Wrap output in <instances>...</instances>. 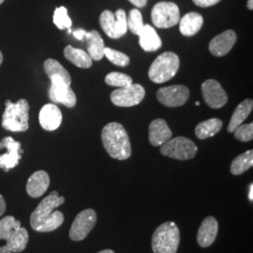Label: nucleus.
Here are the masks:
<instances>
[{
  "instance_id": "1",
  "label": "nucleus",
  "mask_w": 253,
  "mask_h": 253,
  "mask_svg": "<svg viewBox=\"0 0 253 253\" xmlns=\"http://www.w3.org/2000/svg\"><path fill=\"white\" fill-rule=\"evenodd\" d=\"M64 202L65 198L59 196L57 191L51 192L32 212L30 217L32 229L40 233H47L61 226L64 222L63 213L54 209L62 206Z\"/></svg>"
},
{
  "instance_id": "2",
  "label": "nucleus",
  "mask_w": 253,
  "mask_h": 253,
  "mask_svg": "<svg viewBox=\"0 0 253 253\" xmlns=\"http://www.w3.org/2000/svg\"><path fill=\"white\" fill-rule=\"evenodd\" d=\"M102 144L113 159L125 161L131 155V145L129 137L125 127L117 122H111L102 128Z\"/></svg>"
},
{
  "instance_id": "3",
  "label": "nucleus",
  "mask_w": 253,
  "mask_h": 253,
  "mask_svg": "<svg viewBox=\"0 0 253 253\" xmlns=\"http://www.w3.org/2000/svg\"><path fill=\"white\" fill-rule=\"evenodd\" d=\"M180 243V231L173 221H166L154 232L151 245L154 253H176Z\"/></svg>"
},
{
  "instance_id": "4",
  "label": "nucleus",
  "mask_w": 253,
  "mask_h": 253,
  "mask_svg": "<svg viewBox=\"0 0 253 253\" xmlns=\"http://www.w3.org/2000/svg\"><path fill=\"white\" fill-rule=\"evenodd\" d=\"M6 109L2 118V126L13 132L26 131L28 128L29 104L27 100L21 99L16 103L6 100Z\"/></svg>"
},
{
  "instance_id": "5",
  "label": "nucleus",
  "mask_w": 253,
  "mask_h": 253,
  "mask_svg": "<svg viewBox=\"0 0 253 253\" xmlns=\"http://www.w3.org/2000/svg\"><path fill=\"white\" fill-rule=\"evenodd\" d=\"M180 66L178 55L172 52H165L159 55L151 64L148 76L156 84H163L170 81L175 76Z\"/></svg>"
},
{
  "instance_id": "6",
  "label": "nucleus",
  "mask_w": 253,
  "mask_h": 253,
  "mask_svg": "<svg viewBox=\"0 0 253 253\" xmlns=\"http://www.w3.org/2000/svg\"><path fill=\"white\" fill-rule=\"evenodd\" d=\"M198 152V147L186 137H175L170 139L161 146V154L178 161L193 159Z\"/></svg>"
},
{
  "instance_id": "7",
  "label": "nucleus",
  "mask_w": 253,
  "mask_h": 253,
  "mask_svg": "<svg viewBox=\"0 0 253 253\" xmlns=\"http://www.w3.org/2000/svg\"><path fill=\"white\" fill-rule=\"evenodd\" d=\"M100 25L104 33L111 39H119L127 31L126 14L125 10L119 9L116 13L111 10H104L100 16Z\"/></svg>"
},
{
  "instance_id": "8",
  "label": "nucleus",
  "mask_w": 253,
  "mask_h": 253,
  "mask_svg": "<svg viewBox=\"0 0 253 253\" xmlns=\"http://www.w3.org/2000/svg\"><path fill=\"white\" fill-rule=\"evenodd\" d=\"M152 23L159 28H170L179 23L180 11L176 4L172 2H159L151 11Z\"/></svg>"
},
{
  "instance_id": "9",
  "label": "nucleus",
  "mask_w": 253,
  "mask_h": 253,
  "mask_svg": "<svg viewBox=\"0 0 253 253\" xmlns=\"http://www.w3.org/2000/svg\"><path fill=\"white\" fill-rule=\"evenodd\" d=\"M145 96V88L139 84H132L126 87L113 91L111 100L118 107H132L144 100Z\"/></svg>"
},
{
  "instance_id": "10",
  "label": "nucleus",
  "mask_w": 253,
  "mask_h": 253,
  "mask_svg": "<svg viewBox=\"0 0 253 253\" xmlns=\"http://www.w3.org/2000/svg\"><path fill=\"white\" fill-rule=\"evenodd\" d=\"M97 222V213L95 210L87 208L80 212L75 219L70 230V238L73 241L84 240Z\"/></svg>"
},
{
  "instance_id": "11",
  "label": "nucleus",
  "mask_w": 253,
  "mask_h": 253,
  "mask_svg": "<svg viewBox=\"0 0 253 253\" xmlns=\"http://www.w3.org/2000/svg\"><path fill=\"white\" fill-rule=\"evenodd\" d=\"M159 101L167 107H179L190 98V89L183 84H174L162 87L157 92Z\"/></svg>"
},
{
  "instance_id": "12",
  "label": "nucleus",
  "mask_w": 253,
  "mask_h": 253,
  "mask_svg": "<svg viewBox=\"0 0 253 253\" xmlns=\"http://www.w3.org/2000/svg\"><path fill=\"white\" fill-rule=\"evenodd\" d=\"M2 148H6L7 153L0 155V168L5 172H9L18 165L24 150L21 148V143L11 137H5L0 141V149Z\"/></svg>"
},
{
  "instance_id": "13",
  "label": "nucleus",
  "mask_w": 253,
  "mask_h": 253,
  "mask_svg": "<svg viewBox=\"0 0 253 253\" xmlns=\"http://www.w3.org/2000/svg\"><path fill=\"white\" fill-rule=\"evenodd\" d=\"M49 89V98L54 103H60L68 108L76 104V96L72 87L60 78H52Z\"/></svg>"
},
{
  "instance_id": "14",
  "label": "nucleus",
  "mask_w": 253,
  "mask_h": 253,
  "mask_svg": "<svg viewBox=\"0 0 253 253\" xmlns=\"http://www.w3.org/2000/svg\"><path fill=\"white\" fill-rule=\"evenodd\" d=\"M204 100L212 109L223 107L228 101V96L220 84L214 79H209L202 84Z\"/></svg>"
},
{
  "instance_id": "15",
  "label": "nucleus",
  "mask_w": 253,
  "mask_h": 253,
  "mask_svg": "<svg viewBox=\"0 0 253 253\" xmlns=\"http://www.w3.org/2000/svg\"><path fill=\"white\" fill-rule=\"evenodd\" d=\"M236 42V34L233 30H226L212 39L209 43V51L215 56L226 55Z\"/></svg>"
},
{
  "instance_id": "16",
  "label": "nucleus",
  "mask_w": 253,
  "mask_h": 253,
  "mask_svg": "<svg viewBox=\"0 0 253 253\" xmlns=\"http://www.w3.org/2000/svg\"><path fill=\"white\" fill-rule=\"evenodd\" d=\"M39 120L43 129L53 131L57 129L61 125L62 113L56 105L53 103H48L41 109Z\"/></svg>"
},
{
  "instance_id": "17",
  "label": "nucleus",
  "mask_w": 253,
  "mask_h": 253,
  "mask_svg": "<svg viewBox=\"0 0 253 253\" xmlns=\"http://www.w3.org/2000/svg\"><path fill=\"white\" fill-rule=\"evenodd\" d=\"M218 232V223L214 217H206L198 231L197 242L202 248H208L215 242Z\"/></svg>"
},
{
  "instance_id": "18",
  "label": "nucleus",
  "mask_w": 253,
  "mask_h": 253,
  "mask_svg": "<svg viewBox=\"0 0 253 253\" xmlns=\"http://www.w3.org/2000/svg\"><path fill=\"white\" fill-rule=\"evenodd\" d=\"M172 132L162 118L153 120L149 125V142L153 146H162L172 138Z\"/></svg>"
},
{
  "instance_id": "19",
  "label": "nucleus",
  "mask_w": 253,
  "mask_h": 253,
  "mask_svg": "<svg viewBox=\"0 0 253 253\" xmlns=\"http://www.w3.org/2000/svg\"><path fill=\"white\" fill-rule=\"evenodd\" d=\"M50 185V177L45 171H37L27 180V194L32 198L42 196Z\"/></svg>"
},
{
  "instance_id": "20",
  "label": "nucleus",
  "mask_w": 253,
  "mask_h": 253,
  "mask_svg": "<svg viewBox=\"0 0 253 253\" xmlns=\"http://www.w3.org/2000/svg\"><path fill=\"white\" fill-rule=\"evenodd\" d=\"M28 232L26 228H20L6 240V245L0 248V253H17L23 252L28 242Z\"/></svg>"
},
{
  "instance_id": "21",
  "label": "nucleus",
  "mask_w": 253,
  "mask_h": 253,
  "mask_svg": "<svg viewBox=\"0 0 253 253\" xmlns=\"http://www.w3.org/2000/svg\"><path fill=\"white\" fill-rule=\"evenodd\" d=\"M138 36L140 46L145 52H155L162 47L161 38L150 25H144Z\"/></svg>"
},
{
  "instance_id": "22",
  "label": "nucleus",
  "mask_w": 253,
  "mask_h": 253,
  "mask_svg": "<svg viewBox=\"0 0 253 253\" xmlns=\"http://www.w3.org/2000/svg\"><path fill=\"white\" fill-rule=\"evenodd\" d=\"M204 25V18L198 12H189L179 20V30L183 36L197 34Z\"/></svg>"
},
{
  "instance_id": "23",
  "label": "nucleus",
  "mask_w": 253,
  "mask_h": 253,
  "mask_svg": "<svg viewBox=\"0 0 253 253\" xmlns=\"http://www.w3.org/2000/svg\"><path fill=\"white\" fill-rule=\"evenodd\" d=\"M85 40L87 42V54L92 60L99 61L104 57V42L97 30L86 32Z\"/></svg>"
},
{
  "instance_id": "24",
  "label": "nucleus",
  "mask_w": 253,
  "mask_h": 253,
  "mask_svg": "<svg viewBox=\"0 0 253 253\" xmlns=\"http://www.w3.org/2000/svg\"><path fill=\"white\" fill-rule=\"evenodd\" d=\"M253 108V100H245L242 101L236 108L235 112L231 118L229 126H228V132L233 133L235 130V128L244 122L247 118L250 116L252 113Z\"/></svg>"
},
{
  "instance_id": "25",
  "label": "nucleus",
  "mask_w": 253,
  "mask_h": 253,
  "mask_svg": "<svg viewBox=\"0 0 253 253\" xmlns=\"http://www.w3.org/2000/svg\"><path fill=\"white\" fill-rule=\"evenodd\" d=\"M65 57L73 65L82 69H88L92 66V59L86 52L82 49L68 45L64 49Z\"/></svg>"
},
{
  "instance_id": "26",
  "label": "nucleus",
  "mask_w": 253,
  "mask_h": 253,
  "mask_svg": "<svg viewBox=\"0 0 253 253\" xmlns=\"http://www.w3.org/2000/svg\"><path fill=\"white\" fill-rule=\"evenodd\" d=\"M222 127V121L218 118H210L199 123L195 127V135L200 140H205L216 135Z\"/></svg>"
},
{
  "instance_id": "27",
  "label": "nucleus",
  "mask_w": 253,
  "mask_h": 253,
  "mask_svg": "<svg viewBox=\"0 0 253 253\" xmlns=\"http://www.w3.org/2000/svg\"><path fill=\"white\" fill-rule=\"evenodd\" d=\"M43 67H44L46 74L48 75V77L50 79L60 78L67 84L71 85L72 77H71L70 73H68V71L58 61H56L53 58H49L43 64Z\"/></svg>"
},
{
  "instance_id": "28",
  "label": "nucleus",
  "mask_w": 253,
  "mask_h": 253,
  "mask_svg": "<svg viewBox=\"0 0 253 253\" xmlns=\"http://www.w3.org/2000/svg\"><path fill=\"white\" fill-rule=\"evenodd\" d=\"M253 165V151L248 150L237 156L231 164V172L234 175H240L252 168Z\"/></svg>"
},
{
  "instance_id": "29",
  "label": "nucleus",
  "mask_w": 253,
  "mask_h": 253,
  "mask_svg": "<svg viewBox=\"0 0 253 253\" xmlns=\"http://www.w3.org/2000/svg\"><path fill=\"white\" fill-rule=\"evenodd\" d=\"M21 228V222L12 216L0 219V239L7 240L16 230Z\"/></svg>"
},
{
  "instance_id": "30",
  "label": "nucleus",
  "mask_w": 253,
  "mask_h": 253,
  "mask_svg": "<svg viewBox=\"0 0 253 253\" xmlns=\"http://www.w3.org/2000/svg\"><path fill=\"white\" fill-rule=\"evenodd\" d=\"M126 25L127 29H129L132 34L139 35L140 31L144 27L143 16L141 11L137 9H131L128 13V16L126 17Z\"/></svg>"
},
{
  "instance_id": "31",
  "label": "nucleus",
  "mask_w": 253,
  "mask_h": 253,
  "mask_svg": "<svg viewBox=\"0 0 253 253\" xmlns=\"http://www.w3.org/2000/svg\"><path fill=\"white\" fill-rule=\"evenodd\" d=\"M105 83L111 86H117L119 88H122L132 84V79L130 76L126 75L125 73L113 72L106 75Z\"/></svg>"
},
{
  "instance_id": "32",
  "label": "nucleus",
  "mask_w": 253,
  "mask_h": 253,
  "mask_svg": "<svg viewBox=\"0 0 253 253\" xmlns=\"http://www.w3.org/2000/svg\"><path fill=\"white\" fill-rule=\"evenodd\" d=\"M104 56L107 57L110 62L119 67H126L129 64V57L126 54L112 49L110 47L104 48Z\"/></svg>"
},
{
  "instance_id": "33",
  "label": "nucleus",
  "mask_w": 253,
  "mask_h": 253,
  "mask_svg": "<svg viewBox=\"0 0 253 253\" xmlns=\"http://www.w3.org/2000/svg\"><path fill=\"white\" fill-rule=\"evenodd\" d=\"M54 24L61 30L72 27V20L69 17L68 10L65 7L56 8L54 10Z\"/></svg>"
},
{
  "instance_id": "34",
  "label": "nucleus",
  "mask_w": 253,
  "mask_h": 253,
  "mask_svg": "<svg viewBox=\"0 0 253 253\" xmlns=\"http://www.w3.org/2000/svg\"><path fill=\"white\" fill-rule=\"evenodd\" d=\"M235 139L241 142H250L253 138V124H244L240 125L235 128Z\"/></svg>"
},
{
  "instance_id": "35",
  "label": "nucleus",
  "mask_w": 253,
  "mask_h": 253,
  "mask_svg": "<svg viewBox=\"0 0 253 253\" xmlns=\"http://www.w3.org/2000/svg\"><path fill=\"white\" fill-rule=\"evenodd\" d=\"M193 3L201 8H208L217 4L220 0H192Z\"/></svg>"
},
{
  "instance_id": "36",
  "label": "nucleus",
  "mask_w": 253,
  "mask_h": 253,
  "mask_svg": "<svg viewBox=\"0 0 253 253\" xmlns=\"http://www.w3.org/2000/svg\"><path fill=\"white\" fill-rule=\"evenodd\" d=\"M85 34H86V31H85L84 29H77V30H75V31L73 32L74 37H75L77 40H79V41L84 40V37H85Z\"/></svg>"
},
{
  "instance_id": "37",
  "label": "nucleus",
  "mask_w": 253,
  "mask_h": 253,
  "mask_svg": "<svg viewBox=\"0 0 253 253\" xmlns=\"http://www.w3.org/2000/svg\"><path fill=\"white\" fill-rule=\"evenodd\" d=\"M128 1L137 8H144L147 3V0H128Z\"/></svg>"
},
{
  "instance_id": "38",
  "label": "nucleus",
  "mask_w": 253,
  "mask_h": 253,
  "mask_svg": "<svg viewBox=\"0 0 253 253\" xmlns=\"http://www.w3.org/2000/svg\"><path fill=\"white\" fill-rule=\"evenodd\" d=\"M6 210V202L3 198V196L0 194V216H2L5 213Z\"/></svg>"
},
{
  "instance_id": "39",
  "label": "nucleus",
  "mask_w": 253,
  "mask_h": 253,
  "mask_svg": "<svg viewBox=\"0 0 253 253\" xmlns=\"http://www.w3.org/2000/svg\"><path fill=\"white\" fill-rule=\"evenodd\" d=\"M249 199L251 200V202L253 201V185H250V190H249Z\"/></svg>"
},
{
  "instance_id": "40",
  "label": "nucleus",
  "mask_w": 253,
  "mask_h": 253,
  "mask_svg": "<svg viewBox=\"0 0 253 253\" xmlns=\"http://www.w3.org/2000/svg\"><path fill=\"white\" fill-rule=\"evenodd\" d=\"M248 9H253V0H248V5H247Z\"/></svg>"
},
{
  "instance_id": "41",
  "label": "nucleus",
  "mask_w": 253,
  "mask_h": 253,
  "mask_svg": "<svg viewBox=\"0 0 253 253\" xmlns=\"http://www.w3.org/2000/svg\"><path fill=\"white\" fill-rule=\"evenodd\" d=\"M98 253H115V252H113L112 250H104V251H101V252Z\"/></svg>"
},
{
  "instance_id": "42",
  "label": "nucleus",
  "mask_w": 253,
  "mask_h": 253,
  "mask_svg": "<svg viewBox=\"0 0 253 253\" xmlns=\"http://www.w3.org/2000/svg\"><path fill=\"white\" fill-rule=\"evenodd\" d=\"M2 61H3V55H2V53L0 52V65L2 64Z\"/></svg>"
},
{
  "instance_id": "43",
  "label": "nucleus",
  "mask_w": 253,
  "mask_h": 253,
  "mask_svg": "<svg viewBox=\"0 0 253 253\" xmlns=\"http://www.w3.org/2000/svg\"><path fill=\"white\" fill-rule=\"evenodd\" d=\"M195 105H196V106H199L200 102H198V101H197V102H195Z\"/></svg>"
},
{
  "instance_id": "44",
  "label": "nucleus",
  "mask_w": 253,
  "mask_h": 253,
  "mask_svg": "<svg viewBox=\"0 0 253 253\" xmlns=\"http://www.w3.org/2000/svg\"><path fill=\"white\" fill-rule=\"evenodd\" d=\"M68 31H69V33H72V32H73V31H72V29H71V28H69V30H68Z\"/></svg>"
},
{
  "instance_id": "45",
  "label": "nucleus",
  "mask_w": 253,
  "mask_h": 253,
  "mask_svg": "<svg viewBox=\"0 0 253 253\" xmlns=\"http://www.w3.org/2000/svg\"><path fill=\"white\" fill-rule=\"evenodd\" d=\"M4 1H5V0H0V5H1V4H2Z\"/></svg>"
}]
</instances>
